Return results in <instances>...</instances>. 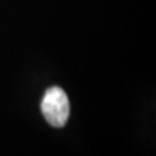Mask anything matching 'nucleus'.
Returning <instances> with one entry per match:
<instances>
[{
    "label": "nucleus",
    "instance_id": "1",
    "mask_svg": "<svg viewBox=\"0 0 156 156\" xmlns=\"http://www.w3.org/2000/svg\"><path fill=\"white\" fill-rule=\"evenodd\" d=\"M41 110L45 120L54 127H62L69 117V100L61 87H51L44 94Z\"/></svg>",
    "mask_w": 156,
    "mask_h": 156
}]
</instances>
